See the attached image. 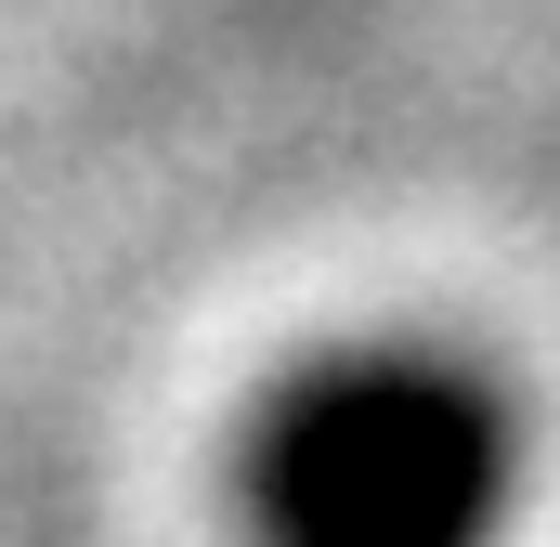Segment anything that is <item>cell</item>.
I'll return each instance as SVG.
<instances>
[{
	"instance_id": "obj_1",
	"label": "cell",
	"mask_w": 560,
	"mask_h": 547,
	"mask_svg": "<svg viewBox=\"0 0 560 547\" xmlns=\"http://www.w3.org/2000/svg\"><path fill=\"white\" fill-rule=\"evenodd\" d=\"M509 405L456 365L378 352L261 430V547H482L509 509Z\"/></svg>"
}]
</instances>
